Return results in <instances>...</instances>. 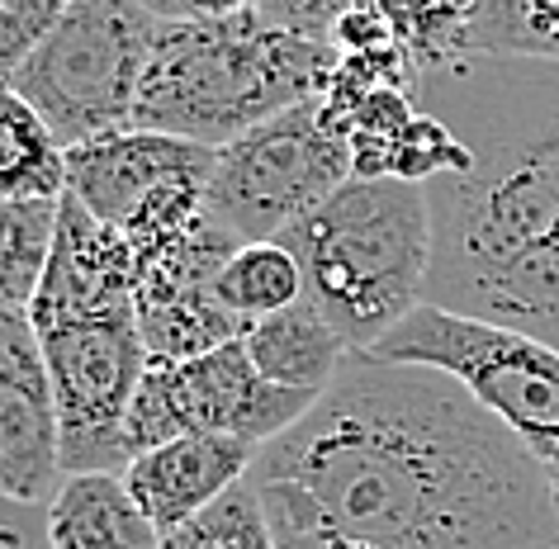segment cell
<instances>
[{
    "label": "cell",
    "mask_w": 559,
    "mask_h": 549,
    "mask_svg": "<svg viewBox=\"0 0 559 549\" xmlns=\"http://www.w3.org/2000/svg\"><path fill=\"white\" fill-rule=\"evenodd\" d=\"M162 549H280V545L261 492L247 474L218 502H209L200 516H190L186 526L162 535Z\"/></svg>",
    "instance_id": "22"
},
{
    "label": "cell",
    "mask_w": 559,
    "mask_h": 549,
    "mask_svg": "<svg viewBox=\"0 0 559 549\" xmlns=\"http://www.w3.org/2000/svg\"><path fill=\"white\" fill-rule=\"evenodd\" d=\"M214 166L218 147L152 129H119L67 152V194L143 251L204 218Z\"/></svg>",
    "instance_id": "8"
},
{
    "label": "cell",
    "mask_w": 559,
    "mask_h": 549,
    "mask_svg": "<svg viewBox=\"0 0 559 549\" xmlns=\"http://www.w3.org/2000/svg\"><path fill=\"white\" fill-rule=\"evenodd\" d=\"M62 478V431L44 346L29 313H0V492L48 506Z\"/></svg>",
    "instance_id": "12"
},
{
    "label": "cell",
    "mask_w": 559,
    "mask_h": 549,
    "mask_svg": "<svg viewBox=\"0 0 559 549\" xmlns=\"http://www.w3.org/2000/svg\"><path fill=\"white\" fill-rule=\"evenodd\" d=\"M413 100L469 152L460 176L427 186V303L559 350V62L469 52Z\"/></svg>",
    "instance_id": "2"
},
{
    "label": "cell",
    "mask_w": 559,
    "mask_h": 549,
    "mask_svg": "<svg viewBox=\"0 0 559 549\" xmlns=\"http://www.w3.org/2000/svg\"><path fill=\"white\" fill-rule=\"evenodd\" d=\"M469 52L559 62V0H479L469 24Z\"/></svg>",
    "instance_id": "21"
},
{
    "label": "cell",
    "mask_w": 559,
    "mask_h": 549,
    "mask_svg": "<svg viewBox=\"0 0 559 549\" xmlns=\"http://www.w3.org/2000/svg\"><path fill=\"white\" fill-rule=\"evenodd\" d=\"M115 313H138L133 247L115 228H105L81 200L62 194L48 265L29 303V322L34 332H44L58 327V322L115 318Z\"/></svg>",
    "instance_id": "13"
},
{
    "label": "cell",
    "mask_w": 559,
    "mask_h": 549,
    "mask_svg": "<svg viewBox=\"0 0 559 549\" xmlns=\"http://www.w3.org/2000/svg\"><path fill=\"white\" fill-rule=\"evenodd\" d=\"M52 379L67 474L129 469V407L147 374V342L138 313L81 318L38 332Z\"/></svg>",
    "instance_id": "10"
},
{
    "label": "cell",
    "mask_w": 559,
    "mask_h": 549,
    "mask_svg": "<svg viewBox=\"0 0 559 549\" xmlns=\"http://www.w3.org/2000/svg\"><path fill=\"white\" fill-rule=\"evenodd\" d=\"M280 549H545L555 469L460 379L352 356L251 464Z\"/></svg>",
    "instance_id": "1"
},
{
    "label": "cell",
    "mask_w": 559,
    "mask_h": 549,
    "mask_svg": "<svg viewBox=\"0 0 559 549\" xmlns=\"http://www.w3.org/2000/svg\"><path fill=\"white\" fill-rule=\"evenodd\" d=\"M62 200H0V313H29Z\"/></svg>",
    "instance_id": "20"
},
{
    "label": "cell",
    "mask_w": 559,
    "mask_h": 549,
    "mask_svg": "<svg viewBox=\"0 0 559 549\" xmlns=\"http://www.w3.org/2000/svg\"><path fill=\"white\" fill-rule=\"evenodd\" d=\"M304 271V299L323 313L356 356H370L431 279L427 186L352 176L309 218L280 237Z\"/></svg>",
    "instance_id": "4"
},
{
    "label": "cell",
    "mask_w": 559,
    "mask_h": 549,
    "mask_svg": "<svg viewBox=\"0 0 559 549\" xmlns=\"http://www.w3.org/2000/svg\"><path fill=\"white\" fill-rule=\"evenodd\" d=\"M370 356L431 365V370L460 379L550 469L559 464V350L545 346L540 336L423 303Z\"/></svg>",
    "instance_id": "6"
},
{
    "label": "cell",
    "mask_w": 559,
    "mask_h": 549,
    "mask_svg": "<svg viewBox=\"0 0 559 549\" xmlns=\"http://www.w3.org/2000/svg\"><path fill=\"white\" fill-rule=\"evenodd\" d=\"M76 0H5L0 5V76H15V67L52 34Z\"/></svg>",
    "instance_id": "23"
},
{
    "label": "cell",
    "mask_w": 559,
    "mask_h": 549,
    "mask_svg": "<svg viewBox=\"0 0 559 549\" xmlns=\"http://www.w3.org/2000/svg\"><path fill=\"white\" fill-rule=\"evenodd\" d=\"M0 5H5V0H0Z\"/></svg>",
    "instance_id": "28"
},
{
    "label": "cell",
    "mask_w": 559,
    "mask_h": 549,
    "mask_svg": "<svg viewBox=\"0 0 559 549\" xmlns=\"http://www.w3.org/2000/svg\"><path fill=\"white\" fill-rule=\"evenodd\" d=\"M313 403V393L271 384L251 365L242 336L190 360H152L129 407V455L176 435H237L265 445L295 427Z\"/></svg>",
    "instance_id": "9"
},
{
    "label": "cell",
    "mask_w": 559,
    "mask_h": 549,
    "mask_svg": "<svg viewBox=\"0 0 559 549\" xmlns=\"http://www.w3.org/2000/svg\"><path fill=\"white\" fill-rule=\"evenodd\" d=\"M67 194V147L52 138L44 115L0 76V200H62Z\"/></svg>",
    "instance_id": "17"
},
{
    "label": "cell",
    "mask_w": 559,
    "mask_h": 549,
    "mask_svg": "<svg viewBox=\"0 0 559 549\" xmlns=\"http://www.w3.org/2000/svg\"><path fill=\"white\" fill-rule=\"evenodd\" d=\"M545 549H559V535H555V540H550V545H545Z\"/></svg>",
    "instance_id": "26"
},
{
    "label": "cell",
    "mask_w": 559,
    "mask_h": 549,
    "mask_svg": "<svg viewBox=\"0 0 559 549\" xmlns=\"http://www.w3.org/2000/svg\"><path fill=\"white\" fill-rule=\"evenodd\" d=\"M337 44L289 34L261 10L209 24H162L133 129L228 147L257 123L328 91Z\"/></svg>",
    "instance_id": "3"
},
{
    "label": "cell",
    "mask_w": 559,
    "mask_h": 549,
    "mask_svg": "<svg viewBox=\"0 0 559 549\" xmlns=\"http://www.w3.org/2000/svg\"><path fill=\"white\" fill-rule=\"evenodd\" d=\"M0 549H52L48 545V506L20 502L0 492Z\"/></svg>",
    "instance_id": "24"
},
{
    "label": "cell",
    "mask_w": 559,
    "mask_h": 549,
    "mask_svg": "<svg viewBox=\"0 0 559 549\" xmlns=\"http://www.w3.org/2000/svg\"><path fill=\"white\" fill-rule=\"evenodd\" d=\"M352 176L346 133L328 119L323 100H309L218 147L204 214L237 242H280Z\"/></svg>",
    "instance_id": "7"
},
{
    "label": "cell",
    "mask_w": 559,
    "mask_h": 549,
    "mask_svg": "<svg viewBox=\"0 0 559 549\" xmlns=\"http://www.w3.org/2000/svg\"><path fill=\"white\" fill-rule=\"evenodd\" d=\"M157 34L162 20L138 0H76L10 81L67 152L86 147L133 129Z\"/></svg>",
    "instance_id": "5"
},
{
    "label": "cell",
    "mask_w": 559,
    "mask_h": 549,
    "mask_svg": "<svg viewBox=\"0 0 559 549\" xmlns=\"http://www.w3.org/2000/svg\"><path fill=\"white\" fill-rule=\"evenodd\" d=\"M352 5H366L370 15L384 20L394 44L417 67V81L437 67L469 58V24L479 0H352Z\"/></svg>",
    "instance_id": "18"
},
{
    "label": "cell",
    "mask_w": 559,
    "mask_h": 549,
    "mask_svg": "<svg viewBox=\"0 0 559 549\" xmlns=\"http://www.w3.org/2000/svg\"><path fill=\"white\" fill-rule=\"evenodd\" d=\"M555 488H559V464H555Z\"/></svg>",
    "instance_id": "27"
},
{
    "label": "cell",
    "mask_w": 559,
    "mask_h": 549,
    "mask_svg": "<svg viewBox=\"0 0 559 549\" xmlns=\"http://www.w3.org/2000/svg\"><path fill=\"white\" fill-rule=\"evenodd\" d=\"M242 342H247L251 365H257L271 384L313 393V398L342 374V365L356 356L309 299L289 303L285 313L261 318L257 327H247Z\"/></svg>",
    "instance_id": "16"
},
{
    "label": "cell",
    "mask_w": 559,
    "mask_h": 549,
    "mask_svg": "<svg viewBox=\"0 0 559 549\" xmlns=\"http://www.w3.org/2000/svg\"><path fill=\"white\" fill-rule=\"evenodd\" d=\"M242 247L214 218H200L157 247L133 251V299L152 360H190L247 336L218 299V275Z\"/></svg>",
    "instance_id": "11"
},
{
    "label": "cell",
    "mask_w": 559,
    "mask_h": 549,
    "mask_svg": "<svg viewBox=\"0 0 559 549\" xmlns=\"http://www.w3.org/2000/svg\"><path fill=\"white\" fill-rule=\"evenodd\" d=\"M257 455L261 445L237 441V435H176V441L133 455L123 484L152 526L171 535L190 516H200L209 502H218L233 484H242Z\"/></svg>",
    "instance_id": "14"
},
{
    "label": "cell",
    "mask_w": 559,
    "mask_h": 549,
    "mask_svg": "<svg viewBox=\"0 0 559 549\" xmlns=\"http://www.w3.org/2000/svg\"><path fill=\"white\" fill-rule=\"evenodd\" d=\"M152 20L162 24H209V20H233L247 10H261L265 0H138Z\"/></svg>",
    "instance_id": "25"
},
{
    "label": "cell",
    "mask_w": 559,
    "mask_h": 549,
    "mask_svg": "<svg viewBox=\"0 0 559 549\" xmlns=\"http://www.w3.org/2000/svg\"><path fill=\"white\" fill-rule=\"evenodd\" d=\"M218 299L242 327L285 313L289 303L304 299V271L295 251L285 242H242L218 275Z\"/></svg>",
    "instance_id": "19"
},
{
    "label": "cell",
    "mask_w": 559,
    "mask_h": 549,
    "mask_svg": "<svg viewBox=\"0 0 559 549\" xmlns=\"http://www.w3.org/2000/svg\"><path fill=\"white\" fill-rule=\"evenodd\" d=\"M52 549H162V530L133 502L123 474H67L48 502Z\"/></svg>",
    "instance_id": "15"
}]
</instances>
